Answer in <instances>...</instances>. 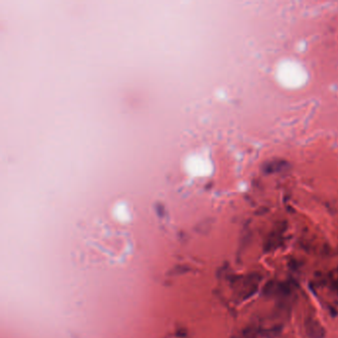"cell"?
<instances>
[{
	"mask_svg": "<svg viewBox=\"0 0 338 338\" xmlns=\"http://www.w3.org/2000/svg\"><path fill=\"white\" fill-rule=\"evenodd\" d=\"M278 79L288 87H298L307 82V73L303 67L292 61L282 63L278 67Z\"/></svg>",
	"mask_w": 338,
	"mask_h": 338,
	"instance_id": "1",
	"label": "cell"
}]
</instances>
